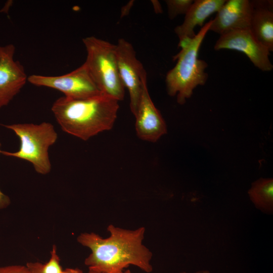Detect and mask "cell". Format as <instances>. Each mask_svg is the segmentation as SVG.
I'll return each instance as SVG.
<instances>
[{
	"mask_svg": "<svg viewBox=\"0 0 273 273\" xmlns=\"http://www.w3.org/2000/svg\"><path fill=\"white\" fill-rule=\"evenodd\" d=\"M108 231L110 236L107 238L93 233H83L77 238L80 244L91 250L84 261L89 269L105 273H123L124 268L131 264L147 272L152 271V254L142 244L144 227L128 230L110 225Z\"/></svg>",
	"mask_w": 273,
	"mask_h": 273,
	"instance_id": "6da1fadb",
	"label": "cell"
},
{
	"mask_svg": "<svg viewBox=\"0 0 273 273\" xmlns=\"http://www.w3.org/2000/svg\"><path fill=\"white\" fill-rule=\"evenodd\" d=\"M119 108V101L104 95L81 99L62 97L52 111L61 129L83 141L111 129Z\"/></svg>",
	"mask_w": 273,
	"mask_h": 273,
	"instance_id": "7a4b0ae2",
	"label": "cell"
},
{
	"mask_svg": "<svg viewBox=\"0 0 273 273\" xmlns=\"http://www.w3.org/2000/svg\"><path fill=\"white\" fill-rule=\"evenodd\" d=\"M211 22V20L206 23L193 38L179 46L181 50L173 57L177 63L166 75L167 93L170 96L177 95V102L180 105L191 97L195 88L204 85L207 80L208 75L205 70L208 65L198 58V54Z\"/></svg>",
	"mask_w": 273,
	"mask_h": 273,
	"instance_id": "3957f363",
	"label": "cell"
},
{
	"mask_svg": "<svg viewBox=\"0 0 273 273\" xmlns=\"http://www.w3.org/2000/svg\"><path fill=\"white\" fill-rule=\"evenodd\" d=\"M82 41L87 53L84 63L101 93L123 100L125 87L118 71L116 45L95 36L84 38Z\"/></svg>",
	"mask_w": 273,
	"mask_h": 273,
	"instance_id": "277c9868",
	"label": "cell"
},
{
	"mask_svg": "<svg viewBox=\"0 0 273 273\" xmlns=\"http://www.w3.org/2000/svg\"><path fill=\"white\" fill-rule=\"evenodd\" d=\"M4 126L15 132L19 138L20 146L16 152L3 151L1 154L28 161L38 173L45 175L50 173L52 165L49 149L58 139L53 125L43 122L40 124L15 123Z\"/></svg>",
	"mask_w": 273,
	"mask_h": 273,
	"instance_id": "5b68a950",
	"label": "cell"
},
{
	"mask_svg": "<svg viewBox=\"0 0 273 273\" xmlns=\"http://www.w3.org/2000/svg\"><path fill=\"white\" fill-rule=\"evenodd\" d=\"M27 80L35 86L57 89L69 99H85L102 94L84 63L72 72L63 75L33 74L29 76Z\"/></svg>",
	"mask_w": 273,
	"mask_h": 273,
	"instance_id": "8992f818",
	"label": "cell"
},
{
	"mask_svg": "<svg viewBox=\"0 0 273 273\" xmlns=\"http://www.w3.org/2000/svg\"><path fill=\"white\" fill-rule=\"evenodd\" d=\"M116 55L119 75L128 91L130 109L134 116L136 113L142 90V78L146 73L137 59L132 44L120 38L116 45Z\"/></svg>",
	"mask_w": 273,
	"mask_h": 273,
	"instance_id": "52a82bcc",
	"label": "cell"
},
{
	"mask_svg": "<svg viewBox=\"0 0 273 273\" xmlns=\"http://www.w3.org/2000/svg\"><path fill=\"white\" fill-rule=\"evenodd\" d=\"M214 49L242 52L261 71H270L273 68L269 59V51L257 39L250 28L233 30L220 35Z\"/></svg>",
	"mask_w": 273,
	"mask_h": 273,
	"instance_id": "ba28073f",
	"label": "cell"
},
{
	"mask_svg": "<svg viewBox=\"0 0 273 273\" xmlns=\"http://www.w3.org/2000/svg\"><path fill=\"white\" fill-rule=\"evenodd\" d=\"M134 116L136 133L140 139L156 142L167 132L166 123L149 95L146 73L143 76L141 96Z\"/></svg>",
	"mask_w": 273,
	"mask_h": 273,
	"instance_id": "9c48e42d",
	"label": "cell"
},
{
	"mask_svg": "<svg viewBox=\"0 0 273 273\" xmlns=\"http://www.w3.org/2000/svg\"><path fill=\"white\" fill-rule=\"evenodd\" d=\"M12 44L0 46V108L8 105L27 80L23 66L14 60Z\"/></svg>",
	"mask_w": 273,
	"mask_h": 273,
	"instance_id": "30bf717a",
	"label": "cell"
},
{
	"mask_svg": "<svg viewBox=\"0 0 273 273\" xmlns=\"http://www.w3.org/2000/svg\"><path fill=\"white\" fill-rule=\"evenodd\" d=\"M252 11L251 1H226L211 20L209 30L221 35L233 30L250 28Z\"/></svg>",
	"mask_w": 273,
	"mask_h": 273,
	"instance_id": "8fae6325",
	"label": "cell"
},
{
	"mask_svg": "<svg viewBox=\"0 0 273 273\" xmlns=\"http://www.w3.org/2000/svg\"><path fill=\"white\" fill-rule=\"evenodd\" d=\"M226 0L194 1L185 14L183 23L174 28V32L179 39V46L195 35L194 28L197 25L203 26L205 20L214 13H217Z\"/></svg>",
	"mask_w": 273,
	"mask_h": 273,
	"instance_id": "7c38bea8",
	"label": "cell"
},
{
	"mask_svg": "<svg viewBox=\"0 0 273 273\" xmlns=\"http://www.w3.org/2000/svg\"><path fill=\"white\" fill-rule=\"evenodd\" d=\"M253 11L250 29L257 39L273 51L272 1H251Z\"/></svg>",
	"mask_w": 273,
	"mask_h": 273,
	"instance_id": "4fadbf2b",
	"label": "cell"
},
{
	"mask_svg": "<svg viewBox=\"0 0 273 273\" xmlns=\"http://www.w3.org/2000/svg\"><path fill=\"white\" fill-rule=\"evenodd\" d=\"M252 201L259 208L271 210L273 205V179L262 178L254 181L248 192Z\"/></svg>",
	"mask_w": 273,
	"mask_h": 273,
	"instance_id": "5bb4252c",
	"label": "cell"
},
{
	"mask_svg": "<svg viewBox=\"0 0 273 273\" xmlns=\"http://www.w3.org/2000/svg\"><path fill=\"white\" fill-rule=\"evenodd\" d=\"M26 266L30 273H61L63 271L55 245L53 247L50 258L47 262H29L26 263Z\"/></svg>",
	"mask_w": 273,
	"mask_h": 273,
	"instance_id": "9a60e30c",
	"label": "cell"
},
{
	"mask_svg": "<svg viewBox=\"0 0 273 273\" xmlns=\"http://www.w3.org/2000/svg\"><path fill=\"white\" fill-rule=\"evenodd\" d=\"M168 17L173 19L179 15L186 14L194 2L193 0H166Z\"/></svg>",
	"mask_w": 273,
	"mask_h": 273,
	"instance_id": "2e32d148",
	"label": "cell"
},
{
	"mask_svg": "<svg viewBox=\"0 0 273 273\" xmlns=\"http://www.w3.org/2000/svg\"><path fill=\"white\" fill-rule=\"evenodd\" d=\"M0 273H30L26 266L12 265L0 267Z\"/></svg>",
	"mask_w": 273,
	"mask_h": 273,
	"instance_id": "e0dca14e",
	"label": "cell"
},
{
	"mask_svg": "<svg viewBox=\"0 0 273 273\" xmlns=\"http://www.w3.org/2000/svg\"><path fill=\"white\" fill-rule=\"evenodd\" d=\"M1 144L0 143V148ZM2 150L0 149V154L2 153ZM10 200L9 198L5 195L0 190V209L4 208L7 207L10 204Z\"/></svg>",
	"mask_w": 273,
	"mask_h": 273,
	"instance_id": "ac0fdd59",
	"label": "cell"
},
{
	"mask_svg": "<svg viewBox=\"0 0 273 273\" xmlns=\"http://www.w3.org/2000/svg\"><path fill=\"white\" fill-rule=\"evenodd\" d=\"M134 1H130L125 6L123 7L121 10V17H122L128 14L129 12L132 7Z\"/></svg>",
	"mask_w": 273,
	"mask_h": 273,
	"instance_id": "d6986e66",
	"label": "cell"
},
{
	"mask_svg": "<svg viewBox=\"0 0 273 273\" xmlns=\"http://www.w3.org/2000/svg\"><path fill=\"white\" fill-rule=\"evenodd\" d=\"M151 2L155 13L157 14L162 13V9L160 3L158 1H152Z\"/></svg>",
	"mask_w": 273,
	"mask_h": 273,
	"instance_id": "ffe728a7",
	"label": "cell"
},
{
	"mask_svg": "<svg viewBox=\"0 0 273 273\" xmlns=\"http://www.w3.org/2000/svg\"><path fill=\"white\" fill-rule=\"evenodd\" d=\"M61 273H82V271L78 268H68L63 270Z\"/></svg>",
	"mask_w": 273,
	"mask_h": 273,
	"instance_id": "44dd1931",
	"label": "cell"
},
{
	"mask_svg": "<svg viewBox=\"0 0 273 273\" xmlns=\"http://www.w3.org/2000/svg\"><path fill=\"white\" fill-rule=\"evenodd\" d=\"M88 273H105V272L92 269H89ZM123 273H131V272L129 270H126L124 271Z\"/></svg>",
	"mask_w": 273,
	"mask_h": 273,
	"instance_id": "7402d4cb",
	"label": "cell"
},
{
	"mask_svg": "<svg viewBox=\"0 0 273 273\" xmlns=\"http://www.w3.org/2000/svg\"><path fill=\"white\" fill-rule=\"evenodd\" d=\"M181 273H186L185 272H183ZM196 273H209V271L208 270H201L196 272Z\"/></svg>",
	"mask_w": 273,
	"mask_h": 273,
	"instance_id": "603a6c76",
	"label": "cell"
}]
</instances>
